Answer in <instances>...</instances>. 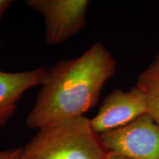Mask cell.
<instances>
[{"label":"cell","instance_id":"6da1fadb","mask_svg":"<svg viewBox=\"0 0 159 159\" xmlns=\"http://www.w3.org/2000/svg\"><path fill=\"white\" fill-rule=\"evenodd\" d=\"M116 61L102 43L80 56L47 69L42 88L26 119L30 128L84 116L98 102L105 83L114 75Z\"/></svg>","mask_w":159,"mask_h":159},{"label":"cell","instance_id":"7a4b0ae2","mask_svg":"<svg viewBox=\"0 0 159 159\" xmlns=\"http://www.w3.org/2000/svg\"><path fill=\"white\" fill-rule=\"evenodd\" d=\"M89 120L81 116L39 129L19 159H105L107 151Z\"/></svg>","mask_w":159,"mask_h":159},{"label":"cell","instance_id":"3957f363","mask_svg":"<svg viewBox=\"0 0 159 159\" xmlns=\"http://www.w3.org/2000/svg\"><path fill=\"white\" fill-rule=\"evenodd\" d=\"M99 136L108 152L132 159H159V125L148 114Z\"/></svg>","mask_w":159,"mask_h":159},{"label":"cell","instance_id":"277c9868","mask_svg":"<svg viewBox=\"0 0 159 159\" xmlns=\"http://www.w3.org/2000/svg\"><path fill=\"white\" fill-rule=\"evenodd\" d=\"M25 4L44 19L45 40L48 45L65 42L86 24L88 0H27Z\"/></svg>","mask_w":159,"mask_h":159},{"label":"cell","instance_id":"5b68a950","mask_svg":"<svg viewBox=\"0 0 159 159\" xmlns=\"http://www.w3.org/2000/svg\"><path fill=\"white\" fill-rule=\"evenodd\" d=\"M145 114H148L145 96L136 85L128 91H113L89 121L93 130L99 136L126 126Z\"/></svg>","mask_w":159,"mask_h":159},{"label":"cell","instance_id":"8992f818","mask_svg":"<svg viewBox=\"0 0 159 159\" xmlns=\"http://www.w3.org/2000/svg\"><path fill=\"white\" fill-rule=\"evenodd\" d=\"M44 67L22 72L0 70V127L4 126L17 108V102L26 91L41 85L47 73Z\"/></svg>","mask_w":159,"mask_h":159},{"label":"cell","instance_id":"52a82bcc","mask_svg":"<svg viewBox=\"0 0 159 159\" xmlns=\"http://www.w3.org/2000/svg\"><path fill=\"white\" fill-rule=\"evenodd\" d=\"M136 85L144 93L148 114L159 125V52L139 75Z\"/></svg>","mask_w":159,"mask_h":159},{"label":"cell","instance_id":"ba28073f","mask_svg":"<svg viewBox=\"0 0 159 159\" xmlns=\"http://www.w3.org/2000/svg\"><path fill=\"white\" fill-rule=\"evenodd\" d=\"M22 148L0 151V159H19Z\"/></svg>","mask_w":159,"mask_h":159},{"label":"cell","instance_id":"9c48e42d","mask_svg":"<svg viewBox=\"0 0 159 159\" xmlns=\"http://www.w3.org/2000/svg\"><path fill=\"white\" fill-rule=\"evenodd\" d=\"M13 2V1H11V0H0V20H1L4 13H5V11Z\"/></svg>","mask_w":159,"mask_h":159},{"label":"cell","instance_id":"30bf717a","mask_svg":"<svg viewBox=\"0 0 159 159\" xmlns=\"http://www.w3.org/2000/svg\"><path fill=\"white\" fill-rule=\"evenodd\" d=\"M105 159H132V158L123 156V155L116 153V152H108V151H107L106 156H105Z\"/></svg>","mask_w":159,"mask_h":159}]
</instances>
